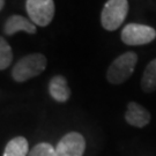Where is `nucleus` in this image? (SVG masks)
<instances>
[{
    "label": "nucleus",
    "mask_w": 156,
    "mask_h": 156,
    "mask_svg": "<svg viewBox=\"0 0 156 156\" xmlns=\"http://www.w3.org/2000/svg\"><path fill=\"white\" fill-rule=\"evenodd\" d=\"M128 13L127 0H108L101 13L102 27L108 31L117 30Z\"/></svg>",
    "instance_id": "7ed1b4c3"
},
{
    "label": "nucleus",
    "mask_w": 156,
    "mask_h": 156,
    "mask_svg": "<svg viewBox=\"0 0 156 156\" xmlns=\"http://www.w3.org/2000/svg\"><path fill=\"white\" fill-rule=\"evenodd\" d=\"M4 6H5V0H0V11L4 8Z\"/></svg>",
    "instance_id": "4468645a"
},
{
    "label": "nucleus",
    "mask_w": 156,
    "mask_h": 156,
    "mask_svg": "<svg viewBox=\"0 0 156 156\" xmlns=\"http://www.w3.org/2000/svg\"><path fill=\"white\" fill-rule=\"evenodd\" d=\"M13 62V51L11 45L2 36H0V71L6 69Z\"/></svg>",
    "instance_id": "f8f14e48"
},
{
    "label": "nucleus",
    "mask_w": 156,
    "mask_h": 156,
    "mask_svg": "<svg viewBox=\"0 0 156 156\" xmlns=\"http://www.w3.org/2000/svg\"><path fill=\"white\" fill-rule=\"evenodd\" d=\"M138 62V56L134 52H125L117 57L106 71V80L111 84H122L131 78Z\"/></svg>",
    "instance_id": "f03ea898"
},
{
    "label": "nucleus",
    "mask_w": 156,
    "mask_h": 156,
    "mask_svg": "<svg viewBox=\"0 0 156 156\" xmlns=\"http://www.w3.org/2000/svg\"><path fill=\"white\" fill-rule=\"evenodd\" d=\"M26 9L35 26L46 27L53 20L56 7L53 0H27Z\"/></svg>",
    "instance_id": "20e7f679"
},
{
    "label": "nucleus",
    "mask_w": 156,
    "mask_h": 156,
    "mask_svg": "<svg viewBox=\"0 0 156 156\" xmlns=\"http://www.w3.org/2000/svg\"><path fill=\"white\" fill-rule=\"evenodd\" d=\"M28 156H55V147L49 142H39L29 151Z\"/></svg>",
    "instance_id": "ddd939ff"
},
{
    "label": "nucleus",
    "mask_w": 156,
    "mask_h": 156,
    "mask_svg": "<svg viewBox=\"0 0 156 156\" xmlns=\"http://www.w3.org/2000/svg\"><path fill=\"white\" fill-rule=\"evenodd\" d=\"M151 113L136 102H129L125 112V120L133 127L142 128L151 123Z\"/></svg>",
    "instance_id": "0eeeda50"
},
{
    "label": "nucleus",
    "mask_w": 156,
    "mask_h": 156,
    "mask_svg": "<svg viewBox=\"0 0 156 156\" xmlns=\"http://www.w3.org/2000/svg\"><path fill=\"white\" fill-rule=\"evenodd\" d=\"M156 38V30L153 27L139 24V23H128L122 30V41L126 45L139 46L151 43Z\"/></svg>",
    "instance_id": "39448f33"
},
{
    "label": "nucleus",
    "mask_w": 156,
    "mask_h": 156,
    "mask_svg": "<svg viewBox=\"0 0 156 156\" xmlns=\"http://www.w3.org/2000/svg\"><path fill=\"white\" fill-rule=\"evenodd\" d=\"M49 94L58 103H65L71 97V89L62 75H55L49 82Z\"/></svg>",
    "instance_id": "1a4fd4ad"
},
{
    "label": "nucleus",
    "mask_w": 156,
    "mask_h": 156,
    "mask_svg": "<svg viewBox=\"0 0 156 156\" xmlns=\"http://www.w3.org/2000/svg\"><path fill=\"white\" fill-rule=\"evenodd\" d=\"M86 139L79 132H69L58 141L55 147V156H83Z\"/></svg>",
    "instance_id": "423d86ee"
},
{
    "label": "nucleus",
    "mask_w": 156,
    "mask_h": 156,
    "mask_svg": "<svg viewBox=\"0 0 156 156\" xmlns=\"http://www.w3.org/2000/svg\"><path fill=\"white\" fill-rule=\"evenodd\" d=\"M141 89L145 93H153L156 90V58L151 60L141 78Z\"/></svg>",
    "instance_id": "9b49d317"
},
{
    "label": "nucleus",
    "mask_w": 156,
    "mask_h": 156,
    "mask_svg": "<svg viewBox=\"0 0 156 156\" xmlns=\"http://www.w3.org/2000/svg\"><path fill=\"white\" fill-rule=\"evenodd\" d=\"M29 151L28 140L24 136H15L7 142L2 156H28Z\"/></svg>",
    "instance_id": "9d476101"
},
{
    "label": "nucleus",
    "mask_w": 156,
    "mask_h": 156,
    "mask_svg": "<svg viewBox=\"0 0 156 156\" xmlns=\"http://www.w3.org/2000/svg\"><path fill=\"white\" fill-rule=\"evenodd\" d=\"M17 31H24L27 34H36L37 29L29 19L22 15H12L7 19L4 24V33L7 36H12Z\"/></svg>",
    "instance_id": "6e6552de"
},
{
    "label": "nucleus",
    "mask_w": 156,
    "mask_h": 156,
    "mask_svg": "<svg viewBox=\"0 0 156 156\" xmlns=\"http://www.w3.org/2000/svg\"><path fill=\"white\" fill-rule=\"evenodd\" d=\"M48 60L42 53H30L14 65L12 69V78L16 82H26L30 79L38 76L45 71Z\"/></svg>",
    "instance_id": "f257e3e1"
}]
</instances>
